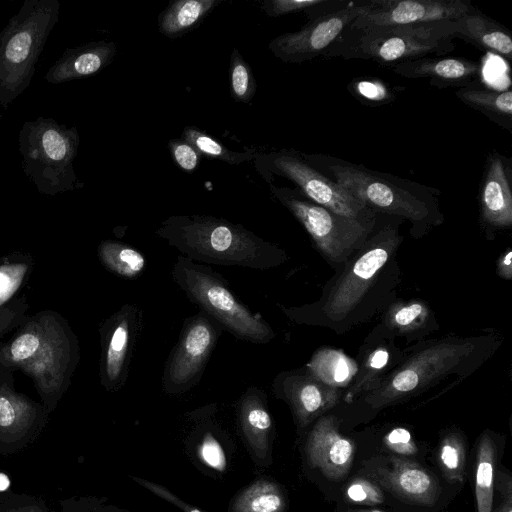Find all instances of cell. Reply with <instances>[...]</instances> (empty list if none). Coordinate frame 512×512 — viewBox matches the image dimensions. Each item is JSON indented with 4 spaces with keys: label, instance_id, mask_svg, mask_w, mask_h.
Here are the masks:
<instances>
[{
    "label": "cell",
    "instance_id": "3",
    "mask_svg": "<svg viewBox=\"0 0 512 512\" xmlns=\"http://www.w3.org/2000/svg\"><path fill=\"white\" fill-rule=\"evenodd\" d=\"M451 20L415 25L355 28L350 25L324 56L361 59L381 65L443 56L455 49Z\"/></svg>",
    "mask_w": 512,
    "mask_h": 512
},
{
    "label": "cell",
    "instance_id": "21",
    "mask_svg": "<svg viewBox=\"0 0 512 512\" xmlns=\"http://www.w3.org/2000/svg\"><path fill=\"white\" fill-rule=\"evenodd\" d=\"M481 220L495 228L512 225V171L509 158L489 154L479 186Z\"/></svg>",
    "mask_w": 512,
    "mask_h": 512
},
{
    "label": "cell",
    "instance_id": "12",
    "mask_svg": "<svg viewBox=\"0 0 512 512\" xmlns=\"http://www.w3.org/2000/svg\"><path fill=\"white\" fill-rule=\"evenodd\" d=\"M398 243L399 236L391 227L364 243L361 253L346 267L322 306V312L330 320L339 322L356 308Z\"/></svg>",
    "mask_w": 512,
    "mask_h": 512
},
{
    "label": "cell",
    "instance_id": "17",
    "mask_svg": "<svg viewBox=\"0 0 512 512\" xmlns=\"http://www.w3.org/2000/svg\"><path fill=\"white\" fill-rule=\"evenodd\" d=\"M272 391L289 404L300 427L333 407L340 396V389L327 386L302 370L279 373L272 382Z\"/></svg>",
    "mask_w": 512,
    "mask_h": 512
},
{
    "label": "cell",
    "instance_id": "1",
    "mask_svg": "<svg viewBox=\"0 0 512 512\" xmlns=\"http://www.w3.org/2000/svg\"><path fill=\"white\" fill-rule=\"evenodd\" d=\"M79 361L76 334L66 318L53 310L27 314L7 340L0 341V365L31 378L49 412L68 390Z\"/></svg>",
    "mask_w": 512,
    "mask_h": 512
},
{
    "label": "cell",
    "instance_id": "8",
    "mask_svg": "<svg viewBox=\"0 0 512 512\" xmlns=\"http://www.w3.org/2000/svg\"><path fill=\"white\" fill-rule=\"evenodd\" d=\"M306 160L321 163L325 174L348 190L374 212L387 213L423 223L431 214V207L416 185L391 175L371 171L364 166L340 159L302 155Z\"/></svg>",
    "mask_w": 512,
    "mask_h": 512
},
{
    "label": "cell",
    "instance_id": "40",
    "mask_svg": "<svg viewBox=\"0 0 512 512\" xmlns=\"http://www.w3.org/2000/svg\"><path fill=\"white\" fill-rule=\"evenodd\" d=\"M65 512H130L114 504L108 503L105 498L84 496L65 500L62 504Z\"/></svg>",
    "mask_w": 512,
    "mask_h": 512
},
{
    "label": "cell",
    "instance_id": "5",
    "mask_svg": "<svg viewBox=\"0 0 512 512\" xmlns=\"http://www.w3.org/2000/svg\"><path fill=\"white\" fill-rule=\"evenodd\" d=\"M18 143L22 169L40 194L55 196L84 186L73 166L80 144L75 126L40 116L24 122Z\"/></svg>",
    "mask_w": 512,
    "mask_h": 512
},
{
    "label": "cell",
    "instance_id": "34",
    "mask_svg": "<svg viewBox=\"0 0 512 512\" xmlns=\"http://www.w3.org/2000/svg\"><path fill=\"white\" fill-rule=\"evenodd\" d=\"M430 311L424 301L410 300L394 304L386 315V324L397 332L418 330L429 318Z\"/></svg>",
    "mask_w": 512,
    "mask_h": 512
},
{
    "label": "cell",
    "instance_id": "14",
    "mask_svg": "<svg viewBox=\"0 0 512 512\" xmlns=\"http://www.w3.org/2000/svg\"><path fill=\"white\" fill-rule=\"evenodd\" d=\"M364 2L351 3L320 14L299 31L281 34L271 40L269 50L285 63L299 64L324 55L342 32L359 16Z\"/></svg>",
    "mask_w": 512,
    "mask_h": 512
},
{
    "label": "cell",
    "instance_id": "29",
    "mask_svg": "<svg viewBox=\"0 0 512 512\" xmlns=\"http://www.w3.org/2000/svg\"><path fill=\"white\" fill-rule=\"evenodd\" d=\"M287 497L275 481L258 478L230 501L229 512H285Z\"/></svg>",
    "mask_w": 512,
    "mask_h": 512
},
{
    "label": "cell",
    "instance_id": "35",
    "mask_svg": "<svg viewBox=\"0 0 512 512\" xmlns=\"http://www.w3.org/2000/svg\"><path fill=\"white\" fill-rule=\"evenodd\" d=\"M256 87L251 67L234 48L229 67V88L232 98L237 102L249 103L256 93Z\"/></svg>",
    "mask_w": 512,
    "mask_h": 512
},
{
    "label": "cell",
    "instance_id": "42",
    "mask_svg": "<svg viewBox=\"0 0 512 512\" xmlns=\"http://www.w3.org/2000/svg\"><path fill=\"white\" fill-rule=\"evenodd\" d=\"M200 455L209 465L217 470H224L226 467L225 456L220 449V443L210 429L203 434L201 439Z\"/></svg>",
    "mask_w": 512,
    "mask_h": 512
},
{
    "label": "cell",
    "instance_id": "13",
    "mask_svg": "<svg viewBox=\"0 0 512 512\" xmlns=\"http://www.w3.org/2000/svg\"><path fill=\"white\" fill-rule=\"evenodd\" d=\"M142 320V310L138 306L124 304L99 325V379L108 392L119 391L127 381Z\"/></svg>",
    "mask_w": 512,
    "mask_h": 512
},
{
    "label": "cell",
    "instance_id": "38",
    "mask_svg": "<svg viewBox=\"0 0 512 512\" xmlns=\"http://www.w3.org/2000/svg\"><path fill=\"white\" fill-rule=\"evenodd\" d=\"M327 3H329L327 0H265L261 4V9L269 17H279L310 10Z\"/></svg>",
    "mask_w": 512,
    "mask_h": 512
},
{
    "label": "cell",
    "instance_id": "18",
    "mask_svg": "<svg viewBox=\"0 0 512 512\" xmlns=\"http://www.w3.org/2000/svg\"><path fill=\"white\" fill-rule=\"evenodd\" d=\"M34 268L35 259L29 252L13 251L0 256V341L27 315L26 287Z\"/></svg>",
    "mask_w": 512,
    "mask_h": 512
},
{
    "label": "cell",
    "instance_id": "39",
    "mask_svg": "<svg viewBox=\"0 0 512 512\" xmlns=\"http://www.w3.org/2000/svg\"><path fill=\"white\" fill-rule=\"evenodd\" d=\"M170 155L174 163L183 171L191 173L200 163V153L182 138L172 139L168 142Z\"/></svg>",
    "mask_w": 512,
    "mask_h": 512
},
{
    "label": "cell",
    "instance_id": "6",
    "mask_svg": "<svg viewBox=\"0 0 512 512\" xmlns=\"http://www.w3.org/2000/svg\"><path fill=\"white\" fill-rule=\"evenodd\" d=\"M171 276L190 302L237 339L255 344H266L274 339L271 326L243 304L226 279L212 268L179 255Z\"/></svg>",
    "mask_w": 512,
    "mask_h": 512
},
{
    "label": "cell",
    "instance_id": "20",
    "mask_svg": "<svg viewBox=\"0 0 512 512\" xmlns=\"http://www.w3.org/2000/svg\"><path fill=\"white\" fill-rule=\"evenodd\" d=\"M38 403L15 387L14 373L0 365V439L21 440L39 430L48 415Z\"/></svg>",
    "mask_w": 512,
    "mask_h": 512
},
{
    "label": "cell",
    "instance_id": "9",
    "mask_svg": "<svg viewBox=\"0 0 512 512\" xmlns=\"http://www.w3.org/2000/svg\"><path fill=\"white\" fill-rule=\"evenodd\" d=\"M255 166L262 177L271 184L277 175L292 181L308 200L336 214L373 225L374 211L348 190L317 170L301 154L281 150L258 154Z\"/></svg>",
    "mask_w": 512,
    "mask_h": 512
},
{
    "label": "cell",
    "instance_id": "22",
    "mask_svg": "<svg viewBox=\"0 0 512 512\" xmlns=\"http://www.w3.org/2000/svg\"><path fill=\"white\" fill-rule=\"evenodd\" d=\"M265 392L250 386L237 402V419L242 438L254 462L267 466L271 462L274 424Z\"/></svg>",
    "mask_w": 512,
    "mask_h": 512
},
{
    "label": "cell",
    "instance_id": "11",
    "mask_svg": "<svg viewBox=\"0 0 512 512\" xmlns=\"http://www.w3.org/2000/svg\"><path fill=\"white\" fill-rule=\"evenodd\" d=\"M223 327L203 311L187 317L162 372L161 384L168 395L188 392L202 379Z\"/></svg>",
    "mask_w": 512,
    "mask_h": 512
},
{
    "label": "cell",
    "instance_id": "44",
    "mask_svg": "<svg viewBox=\"0 0 512 512\" xmlns=\"http://www.w3.org/2000/svg\"><path fill=\"white\" fill-rule=\"evenodd\" d=\"M498 489L502 494V502L494 512H512V483L511 478L503 473L498 475Z\"/></svg>",
    "mask_w": 512,
    "mask_h": 512
},
{
    "label": "cell",
    "instance_id": "43",
    "mask_svg": "<svg viewBox=\"0 0 512 512\" xmlns=\"http://www.w3.org/2000/svg\"><path fill=\"white\" fill-rule=\"evenodd\" d=\"M132 480L149 490L151 493L156 495L157 497L167 501L168 503L176 506L183 512H203L197 507L183 501L173 492H171L167 487L160 485L158 483L152 482L150 480H145L138 477H132Z\"/></svg>",
    "mask_w": 512,
    "mask_h": 512
},
{
    "label": "cell",
    "instance_id": "47",
    "mask_svg": "<svg viewBox=\"0 0 512 512\" xmlns=\"http://www.w3.org/2000/svg\"><path fill=\"white\" fill-rule=\"evenodd\" d=\"M348 512H383L377 509H359V510H349Z\"/></svg>",
    "mask_w": 512,
    "mask_h": 512
},
{
    "label": "cell",
    "instance_id": "46",
    "mask_svg": "<svg viewBox=\"0 0 512 512\" xmlns=\"http://www.w3.org/2000/svg\"><path fill=\"white\" fill-rule=\"evenodd\" d=\"M9 512H44V511L36 505H29V506L20 507L17 509H12Z\"/></svg>",
    "mask_w": 512,
    "mask_h": 512
},
{
    "label": "cell",
    "instance_id": "32",
    "mask_svg": "<svg viewBox=\"0 0 512 512\" xmlns=\"http://www.w3.org/2000/svg\"><path fill=\"white\" fill-rule=\"evenodd\" d=\"M180 138L190 143L200 155L218 159L230 165L254 160L257 156V153L253 151L235 152L229 150L220 141L195 126H186Z\"/></svg>",
    "mask_w": 512,
    "mask_h": 512
},
{
    "label": "cell",
    "instance_id": "25",
    "mask_svg": "<svg viewBox=\"0 0 512 512\" xmlns=\"http://www.w3.org/2000/svg\"><path fill=\"white\" fill-rule=\"evenodd\" d=\"M451 36L508 60L512 58L509 31L475 6L459 18L451 20Z\"/></svg>",
    "mask_w": 512,
    "mask_h": 512
},
{
    "label": "cell",
    "instance_id": "7",
    "mask_svg": "<svg viewBox=\"0 0 512 512\" xmlns=\"http://www.w3.org/2000/svg\"><path fill=\"white\" fill-rule=\"evenodd\" d=\"M479 338H446L417 350L376 388L365 402L374 409L413 396L470 364L480 347Z\"/></svg>",
    "mask_w": 512,
    "mask_h": 512
},
{
    "label": "cell",
    "instance_id": "19",
    "mask_svg": "<svg viewBox=\"0 0 512 512\" xmlns=\"http://www.w3.org/2000/svg\"><path fill=\"white\" fill-rule=\"evenodd\" d=\"M354 443L343 436L333 416L321 417L310 431L306 453L312 467L334 481L343 479L354 459Z\"/></svg>",
    "mask_w": 512,
    "mask_h": 512
},
{
    "label": "cell",
    "instance_id": "27",
    "mask_svg": "<svg viewBox=\"0 0 512 512\" xmlns=\"http://www.w3.org/2000/svg\"><path fill=\"white\" fill-rule=\"evenodd\" d=\"M221 3V0L171 1L158 17L161 34L171 39L193 30Z\"/></svg>",
    "mask_w": 512,
    "mask_h": 512
},
{
    "label": "cell",
    "instance_id": "4",
    "mask_svg": "<svg viewBox=\"0 0 512 512\" xmlns=\"http://www.w3.org/2000/svg\"><path fill=\"white\" fill-rule=\"evenodd\" d=\"M59 12L58 0H25L0 31V107L4 110L29 87Z\"/></svg>",
    "mask_w": 512,
    "mask_h": 512
},
{
    "label": "cell",
    "instance_id": "36",
    "mask_svg": "<svg viewBox=\"0 0 512 512\" xmlns=\"http://www.w3.org/2000/svg\"><path fill=\"white\" fill-rule=\"evenodd\" d=\"M389 358V351L385 347L373 350L366 357L360 371L357 372L355 382L345 395V401L352 402L364 390V387L388 365Z\"/></svg>",
    "mask_w": 512,
    "mask_h": 512
},
{
    "label": "cell",
    "instance_id": "30",
    "mask_svg": "<svg viewBox=\"0 0 512 512\" xmlns=\"http://www.w3.org/2000/svg\"><path fill=\"white\" fill-rule=\"evenodd\" d=\"M97 256L110 273L125 279H136L146 269L145 256L133 246L116 241L103 240L97 247Z\"/></svg>",
    "mask_w": 512,
    "mask_h": 512
},
{
    "label": "cell",
    "instance_id": "31",
    "mask_svg": "<svg viewBox=\"0 0 512 512\" xmlns=\"http://www.w3.org/2000/svg\"><path fill=\"white\" fill-rule=\"evenodd\" d=\"M496 446L488 434L480 438L476 455L475 496L478 512H492Z\"/></svg>",
    "mask_w": 512,
    "mask_h": 512
},
{
    "label": "cell",
    "instance_id": "10",
    "mask_svg": "<svg viewBox=\"0 0 512 512\" xmlns=\"http://www.w3.org/2000/svg\"><path fill=\"white\" fill-rule=\"evenodd\" d=\"M278 201L303 225L317 248L331 261L342 262L364 244L372 225L336 214L295 190L269 185Z\"/></svg>",
    "mask_w": 512,
    "mask_h": 512
},
{
    "label": "cell",
    "instance_id": "24",
    "mask_svg": "<svg viewBox=\"0 0 512 512\" xmlns=\"http://www.w3.org/2000/svg\"><path fill=\"white\" fill-rule=\"evenodd\" d=\"M116 51L115 43L106 41L66 48L46 72L45 80L50 84H61L93 76L111 63Z\"/></svg>",
    "mask_w": 512,
    "mask_h": 512
},
{
    "label": "cell",
    "instance_id": "16",
    "mask_svg": "<svg viewBox=\"0 0 512 512\" xmlns=\"http://www.w3.org/2000/svg\"><path fill=\"white\" fill-rule=\"evenodd\" d=\"M364 466L372 481L405 501L432 506L438 499L437 479L417 462L393 455L370 459Z\"/></svg>",
    "mask_w": 512,
    "mask_h": 512
},
{
    "label": "cell",
    "instance_id": "2",
    "mask_svg": "<svg viewBox=\"0 0 512 512\" xmlns=\"http://www.w3.org/2000/svg\"><path fill=\"white\" fill-rule=\"evenodd\" d=\"M182 256L200 263L266 270L282 264L285 252L240 224L209 215H174L155 231Z\"/></svg>",
    "mask_w": 512,
    "mask_h": 512
},
{
    "label": "cell",
    "instance_id": "26",
    "mask_svg": "<svg viewBox=\"0 0 512 512\" xmlns=\"http://www.w3.org/2000/svg\"><path fill=\"white\" fill-rule=\"evenodd\" d=\"M456 97L465 105L484 114L503 129L512 128V92L511 90H495L476 81L459 88Z\"/></svg>",
    "mask_w": 512,
    "mask_h": 512
},
{
    "label": "cell",
    "instance_id": "33",
    "mask_svg": "<svg viewBox=\"0 0 512 512\" xmlns=\"http://www.w3.org/2000/svg\"><path fill=\"white\" fill-rule=\"evenodd\" d=\"M437 459L445 478L452 483L462 482L466 464V447L456 432L446 434L439 445Z\"/></svg>",
    "mask_w": 512,
    "mask_h": 512
},
{
    "label": "cell",
    "instance_id": "28",
    "mask_svg": "<svg viewBox=\"0 0 512 512\" xmlns=\"http://www.w3.org/2000/svg\"><path fill=\"white\" fill-rule=\"evenodd\" d=\"M305 371L323 384L341 389L355 378L358 366L341 350L321 348L306 364Z\"/></svg>",
    "mask_w": 512,
    "mask_h": 512
},
{
    "label": "cell",
    "instance_id": "23",
    "mask_svg": "<svg viewBox=\"0 0 512 512\" xmlns=\"http://www.w3.org/2000/svg\"><path fill=\"white\" fill-rule=\"evenodd\" d=\"M393 72L409 79H427L434 86L462 88L479 81L482 65L462 57H424L391 66Z\"/></svg>",
    "mask_w": 512,
    "mask_h": 512
},
{
    "label": "cell",
    "instance_id": "15",
    "mask_svg": "<svg viewBox=\"0 0 512 512\" xmlns=\"http://www.w3.org/2000/svg\"><path fill=\"white\" fill-rule=\"evenodd\" d=\"M468 0H370L364 1L351 27L401 26L454 20L470 11Z\"/></svg>",
    "mask_w": 512,
    "mask_h": 512
},
{
    "label": "cell",
    "instance_id": "41",
    "mask_svg": "<svg viewBox=\"0 0 512 512\" xmlns=\"http://www.w3.org/2000/svg\"><path fill=\"white\" fill-rule=\"evenodd\" d=\"M384 445L400 456H413L417 453V446L409 430L397 427L384 436Z\"/></svg>",
    "mask_w": 512,
    "mask_h": 512
},
{
    "label": "cell",
    "instance_id": "45",
    "mask_svg": "<svg viewBox=\"0 0 512 512\" xmlns=\"http://www.w3.org/2000/svg\"><path fill=\"white\" fill-rule=\"evenodd\" d=\"M512 251L509 249L504 254L498 264V271L502 278L510 280L512 278Z\"/></svg>",
    "mask_w": 512,
    "mask_h": 512
},
{
    "label": "cell",
    "instance_id": "37",
    "mask_svg": "<svg viewBox=\"0 0 512 512\" xmlns=\"http://www.w3.org/2000/svg\"><path fill=\"white\" fill-rule=\"evenodd\" d=\"M344 497L349 502L371 506L385 500L380 486L365 477H356L350 481L345 488Z\"/></svg>",
    "mask_w": 512,
    "mask_h": 512
}]
</instances>
